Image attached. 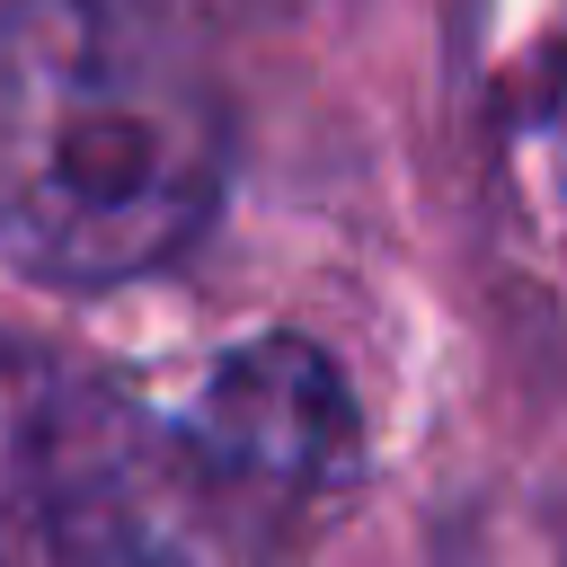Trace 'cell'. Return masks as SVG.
I'll list each match as a JSON object with an SVG mask.
<instances>
[{
	"label": "cell",
	"mask_w": 567,
	"mask_h": 567,
	"mask_svg": "<svg viewBox=\"0 0 567 567\" xmlns=\"http://www.w3.org/2000/svg\"><path fill=\"white\" fill-rule=\"evenodd\" d=\"M354 461V390L310 337H248L168 399L0 337V549L18 567H301Z\"/></svg>",
	"instance_id": "obj_1"
},
{
	"label": "cell",
	"mask_w": 567,
	"mask_h": 567,
	"mask_svg": "<svg viewBox=\"0 0 567 567\" xmlns=\"http://www.w3.org/2000/svg\"><path fill=\"white\" fill-rule=\"evenodd\" d=\"M230 186V106L159 0H0V266L106 292L186 257Z\"/></svg>",
	"instance_id": "obj_2"
},
{
	"label": "cell",
	"mask_w": 567,
	"mask_h": 567,
	"mask_svg": "<svg viewBox=\"0 0 567 567\" xmlns=\"http://www.w3.org/2000/svg\"><path fill=\"white\" fill-rule=\"evenodd\" d=\"M487 115L540 204L567 213V0H523L478 44Z\"/></svg>",
	"instance_id": "obj_3"
},
{
	"label": "cell",
	"mask_w": 567,
	"mask_h": 567,
	"mask_svg": "<svg viewBox=\"0 0 567 567\" xmlns=\"http://www.w3.org/2000/svg\"><path fill=\"white\" fill-rule=\"evenodd\" d=\"M159 9H292V0H159Z\"/></svg>",
	"instance_id": "obj_4"
}]
</instances>
